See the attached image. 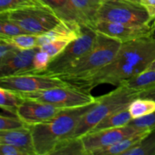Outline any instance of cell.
I'll use <instances>...</instances> for the list:
<instances>
[{
  "label": "cell",
  "instance_id": "cell-1",
  "mask_svg": "<svg viewBox=\"0 0 155 155\" xmlns=\"http://www.w3.org/2000/svg\"><path fill=\"white\" fill-rule=\"evenodd\" d=\"M154 61V38L129 41L121 44L116 56L108 64L70 83L89 92L101 84L118 86L125 80L147 71Z\"/></svg>",
  "mask_w": 155,
  "mask_h": 155
},
{
  "label": "cell",
  "instance_id": "cell-2",
  "mask_svg": "<svg viewBox=\"0 0 155 155\" xmlns=\"http://www.w3.org/2000/svg\"><path fill=\"white\" fill-rule=\"evenodd\" d=\"M92 104L66 108L48 122L31 126L36 155H51L60 141L71 137L80 118Z\"/></svg>",
  "mask_w": 155,
  "mask_h": 155
},
{
  "label": "cell",
  "instance_id": "cell-3",
  "mask_svg": "<svg viewBox=\"0 0 155 155\" xmlns=\"http://www.w3.org/2000/svg\"><path fill=\"white\" fill-rule=\"evenodd\" d=\"M142 91L120 85L109 93L96 98L95 103L82 116L70 138L82 137L109 115L128 107L133 100L139 98Z\"/></svg>",
  "mask_w": 155,
  "mask_h": 155
},
{
  "label": "cell",
  "instance_id": "cell-4",
  "mask_svg": "<svg viewBox=\"0 0 155 155\" xmlns=\"http://www.w3.org/2000/svg\"><path fill=\"white\" fill-rule=\"evenodd\" d=\"M122 42L117 39L98 33L95 45L90 51L74 62L62 74L54 77L70 82L92 74L114 58Z\"/></svg>",
  "mask_w": 155,
  "mask_h": 155
},
{
  "label": "cell",
  "instance_id": "cell-5",
  "mask_svg": "<svg viewBox=\"0 0 155 155\" xmlns=\"http://www.w3.org/2000/svg\"><path fill=\"white\" fill-rule=\"evenodd\" d=\"M0 15L36 36L47 33L61 21L53 9L42 3L0 13Z\"/></svg>",
  "mask_w": 155,
  "mask_h": 155
},
{
  "label": "cell",
  "instance_id": "cell-6",
  "mask_svg": "<svg viewBox=\"0 0 155 155\" xmlns=\"http://www.w3.org/2000/svg\"><path fill=\"white\" fill-rule=\"evenodd\" d=\"M16 92V91H15ZM24 99L52 104L62 108H73L94 104L96 98L90 92L72 84L34 92H17Z\"/></svg>",
  "mask_w": 155,
  "mask_h": 155
},
{
  "label": "cell",
  "instance_id": "cell-7",
  "mask_svg": "<svg viewBox=\"0 0 155 155\" xmlns=\"http://www.w3.org/2000/svg\"><path fill=\"white\" fill-rule=\"evenodd\" d=\"M98 21L129 24L153 22L145 8L133 0H102L97 14Z\"/></svg>",
  "mask_w": 155,
  "mask_h": 155
},
{
  "label": "cell",
  "instance_id": "cell-8",
  "mask_svg": "<svg viewBox=\"0 0 155 155\" xmlns=\"http://www.w3.org/2000/svg\"><path fill=\"white\" fill-rule=\"evenodd\" d=\"M98 33L95 29L82 26L80 36L72 41L60 53L53 58L45 71L39 74L58 76L62 74L74 62L86 55L93 48Z\"/></svg>",
  "mask_w": 155,
  "mask_h": 155
},
{
  "label": "cell",
  "instance_id": "cell-9",
  "mask_svg": "<svg viewBox=\"0 0 155 155\" xmlns=\"http://www.w3.org/2000/svg\"><path fill=\"white\" fill-rule=\"evenodd\" d=\"M72 85L58 77L39 74H23L0 77V87L16 92H34Z\"/></svg>",
  "mask_w": 155,
  "mask_h": 155
},
{
  "label": "cell",
  "instance_id": "cell-10",
  "mask_svg": "<svg viewBox=\"0 0 155 155\" xmlns=\"http://www.w3.org/2000/svg\"><path fill=\"white\" fill-rule=\"evenodd\" d=\"M148 129L138 128L127 124L124 127L107 129L96 132H91L80 137L84 145L87 155L93 154L95 151L114 145L123 139Z\"/></svg>",
  "mask_w": 155,
  "mask_h": 155
},
{
  "label": "cell",
  "instance_id": "cell-11",
  "mask_svg": "<svg viewBox=\"0 0 155 155\" xmlns=\"http://www.w3.org/2000/svg\"><path fill=\"white\" fill-rule=\"evenodd\" d=\"M154 28V21L145 24H129L98 21L95 26L96 32L117 39L122 43L142 38L151 37Z\"/></svg>",
  "mask_w": 155,
  "mask_h": 155
},
{
  "label": "cell",
  "instance_id": "cell-12",
  "mask_svg": "<svg viewBox=\"0 0 155 155\" xmlns=\"http://www.w3.org/2000/svg\"><path fill=\"white\" fill-rule=\"evenodd\" d=\"M66 108L56 107L47 103L24 99L17 111V117L27 126L48 122Z\"/></svg>",
  "mask_w": 155,
  "mask_h": 155
},
{
  "label": "cell",
  "instance_id": "cell-13",
  "mask_svg": "<svg viewBox=\"0 0 155 155\" xmlns=\"http://www.w3.org/2000/svg\"><path fill=\"white\" fill-rule=\"evenodd\" d=\"M39 48L19 50L13 57L0 64V77L33 72V58Z\"/></svg>",
  "mask_w": 155,
  "mask_h": 155
},
{
  "label": "cell",
  "instance_id": "cell-14",
  "mask_svg": "<svg viewBox=\"0 0 155 155\" xmlns=\"http://www.w3.org/2000/svg\"><path fill=\"white\" fill-rule=\"evenodd\" d=\"M81 32L82 25L78 22L61 20L54 28L38 36V47L59 39L74 41L80 36Z\"/></svg>",
  "mask_w": 155,
  "mask_h": 155
},
{
  "label": "cell",
  "instance_id": "cell-15",
  "mask_svg": "<svg viewBox=\"0 0 155 155\" xmlns=\"http://www.w3.org/2000/svg\"><path fill=\"white\" fill-rule=\"evenodd\" d=\"M0 143L9 144L18 147L27 155H36L30 127L0 131Z\"/></svg>",
  "mask_w": 155,
  "mask_h": 155
},
{
  "label": "cell",
  "instance_id": "cell-16",
  "mask_svg": "<svg viewBox=\"0 0 155 155\" xmlns=\"http://www.w3.org/2000/svg\"><path fill=\"white\" fill-rule=\"evenodd\" d=\"M71 2L77 13L78 22L82 26L95 29L101 2L97 0H71Z\"/></svg>",
  "mask_w": 155,
  "mask_h": 155
},
{
  "label": "cell",
  "instance_id": "cell-17",
  "mask_svg": "<svg viewBox=\"0 0 155 155\" xmlns=\"http://www.w3.org/2000/svg\"><path fill=\"white\" fill-rule=\"evenodd\" d=\"M152 130H145L139 133L130 136L123 139L114 145L105 148H101L92 154V155H111V154H122L124 152L130 150L133 146L139 144L143 139H145Z\"/></svg>",
  "mask_w": 155,
  "mask_h": 155
},
{
  "label": "cell",
  "instance_id": "cell-18",
  "mask_svg": "<svg viewBox=\"0 0 155 155\" xmlns=\"http://www.w3.org/2000/svg\"><path fill=\"white\" fill-rule=\"evenodd\" d=\"M132 120H133V118H132L131 114H130V111H129L128 107H126V108L117 110V111L111 114L108 117L104 118L98 125L95 126L89 133L107 130V129L124 127V126L129 124V123Z\"/></svg>",
  "mask_w": 155,
  "mask_h": 155
},
{
  "label": "cell",
  "instance_id": "cell-19",
  "mask_svg": "<svg viewBox=\"0 0 155 155\" xmlns=\"http://www.w3.org/2000/svg\"><path fill=\"white\" fill-rule=\"evenodd\" d=\"M38 1L53 9L58 16L63 21H74L78 22L77 13L71 0H38Z\"/></svg>",
  "mask_w": 155,
  "mask_h": 155
},
{
  "label": "cell",
  "instance_id": "cell-20",
  "mask_svg": "<svg viewBox=\"0 0 155 155\" xmlns=\"http://www.w3.org/2000/svg\"><path fill=\"white\" fill-rule=\"evenodd\" d=\"M51 155H87L81 138H68L60 141Z\"/></svg>",
  "mask_w": 155,
  "mask_h": 155
},
{
  "label": "cell",
  "instance_id": "cell-21",
  "mask_svg": "<svg viewBox=\"0 0 155 155\" xmlns=\"http://www.w3.org/2000/svg\"><path fill=\"white\" fill-rule=\"evenodd\" d=\"M120 85L137 90L148 89L155 85V69L144 71L139 75L125 80Z\"/></svg>",
  "mask_w": 155,
  "mask_h": 155
},
{
  "label": "cell",
  "instance_id": "cell-22",
  "mask_svg": "<svg viewBox=\"0 0 155 155\" xmlns=\"http://www.w3.org/2000/svg\"><path fill=\"white\" fill-rule=\"evenodd\" d=\"M0 97L1 108L17 117L18 109L24 101V98L15 91L2 87H0Z\"/></svg>",
  "mask_w": 155,
  "mask_h": 155
},
{
  "label": "cell",
  "instance_id": "cell-23",
  "mask_svg": "<svg viewBox=\"0 0 155 155\" xmlns=\"http://www.w3.org/2000/svg\"><path fill=\"white\" fill-rule=\"evenodd\" d=\"M128 109L133 120L138 119L155 112V101L139 97L130 103Z\"/></svg>",
  "mask_w": 155,
  "mask_h": 155
},
{
  "label": "cell",
  "instance_id": "cell-24",
  "mask_svg": "<svg viewBox=\"0 0 155 155\" xmlns=\"http://www.w3.org/2000/svg\"><path fill=\"white\" fill-rule=\"evenodd\" d=\"M38 36L33 34H21L14 36H0V39L8 42L19 50H28L37 48Z\"/></svg>",
  "mask_w": 155,
  "mask_h": 155
},
{
  "label": "cell",
  "instance_id": "cell-25",
  "mask_svg": "<svg viewBox=\"0 0 155 155\" xmlns=\"http://www.w3.org/2000/svg\"><path fill=\"white\" fill-rule=\"evenodd\" d=\"M123 155H155V130Z\"/></svg>",
  "mask_w": 155,
  "mask_h": 155
},
{
  "label": "cell",
  "instance_id": "cell-26",
  "mask_svg": "<svg viewBox=\"0 0 155 155\" xmlns=\"http://www.w3.org/2000/svg\"><path fill=\"white\" fill-rule=\"evenodd\" d=\"M0 36H14L21 34H30L15 23L0 17Z\"/></svg>",
  "mask_w": 155,
  "mask_h": 155
},
{
  "label": "cell",
  "instance_id": "cell-27",
  "mask_svg": "<svg viewBox=\"0 0 155 155\" xmlns=\"http://www.w3.org/2000/svg\"><path fill=\"white\" fill-rule=\"evenodd\" d=\"M40 4L38 0H0V13Z\"/></svg>",
  "mask_w": 155,
  "mask_h": 155
},
{
  "label": "cell",
  "instance_id": "cell-28",
  "mask_svg": "<svg viewBox=\"0 0 155 155\" xmlns=\"http://www.w3.org/2000/svg\"><path fill=\"white\" fill-rule=\"evenodd\" d=\"M51 58L47 52L41 51L39 48L33 58V71L31 74H41L46 70ZM29 74V73H28Z\"/></svg>",
  "mask_w": 155,
  "mask_h": 155
},
{
  "label": "cell",
  "instance_id": "cell-29",
  "mask_svg": "<svg viewBox=\"0 0 155 155\" xmlns=\"http://www.w3.org/2000/svg\"><path fill=\"white\" fill-rule=\"evenodd\" d=\"M72 41L67 40V39H59V40H54L49 43L44 45L42 46L39 47V49L41 51H45L49 54L51 59L60 54L67 46L68 44Z\"/></svg>",
  "mask_w": 155,
  "mask_h": 155
},
{
  "label": "cell",
  "instance_id": "cell-30",
  "mask_svg": "<svg viewBox=\"0 0 155 155\" xmlns=\"http://www.w3.org/2000/svg\"><path fill=\"white\" fill-rule=\"evenodd\" d=\"M27 127H30V126H27L18 117H12L4 116L3 114H2L0 117V131L17 130V129H21Z\"/></svg>",
  "mask_w": 155,
  "mask_h": 155
},
{
  "label": "cell",
  "instance_id": "cell-31",
  "mask_svg": "<svg viewBox=\"0 0 155 155\" xmlns=\"http://www.w3.org/2000/svg\"><path fill=\"white\" fill-rule=\"evenodd\" d=\"M129 124L138 128L154 130H155V112L138 119L132 120Z\"/></svg>",
  "mask_w": 155,
  "mask_h": 155
},
{
  "label": "cell",
  "instance_id": "cell-32",
  "mask_svg": "<svg viewBox=\"0 0 155 155\" xmlns=\"http://www.w3.org/2000/svg\"><path fill=\"white\" fill-rule=\"evenodd\" d=\"M19 49L8 42L0 39V64L6 61L13 57Z\"/></svg>",
  "mask_w": 155,
  "mask_h": 155
},
{
  "label": "cell",
  "instance_id": "cell-33",
  "mask_svg": "<svg viewBox=\"0 0 155 155\" xmlns=\"http://www.w3.org/2000/svg\"><path fill=\"white\" fill-rule=\"evenodd\" d=\"M0 153L2 155H27L21 148L5 143H0Z\"/></svg>",
  "mask_w": 155,
  "mask_h": 155
},
{
  "label": "cell",
  "instance_id": "cell-34",
  "mask_svg": "<svg viewBox=\"0 0 155 155\" xmlns=\"http://www.w3.org/2000/svg\"><path fill=\"white\" fill-rule=\"evenodd\" d=\"M139 3L148 12L150 19L155 21V0H139Z\"/></svg>",
  "mask_w": 155,
  "mask_h": 155
},
{
  "label": "cell",
  "instance_id": "cell-35",
  "mask_svg": "<svg viewBox=\"0 0 155 155\" xmlns=\"http://www.w3.org/2000/svg\"><path fill=\"white\" fill-rule=\"evenodd\" d=\"M139 97L140 98H150V99H152L155 101V85L148 88V89L142 90L141 92Z\"/></svg>",
  "mask_w": 155,
  "mask_h": 155
},
{
  "label": "cell",
  "instance_id": "cell-36",
  "mask_svg": "<svg viewBox=\"0 0 155 155\" xmlns=\"http://www.w3.org/2000/svg\"><path fill=\"white\" fill-rule=\"evenodd\" d=\"M154 69H155V61L153 62L152 64H151V65H150L149 67H148V68L147 69V71H148V70H154Z\"/></svg>",
  "mask_w": 155,
  "mask_h": 155
},
{
  "label": "cell",
  "instance_id": "cell-37",
  "mask_svg": "<svg viewBox=\"0 0 155 155\" xmlns=\"http://www.w3.org/2000/svg\"><path fill=\"white\" fill-rule=\"evenodd\" d=\"M151 37L154 38V39H155V21H154V31H153L152 35H151Z\"/></svg>",
  "mask_w": 155,
  "mask_h": 155
},
{
  "label": "cell",
  "instance_id": "cell-38",
  "mask_svg": "<svg viewBox=\"0 0 155 155\" xmlns=\"http://www.w3.org/2000/svg\"><path fill=\"white\" fill-rule=\"evenodd\" d=\"M133 1H136V2H139V0H133Z\"/></svg>",
  "mask_w": 155,
  "mask_h": 155
},
{
  "label": "cell",
  "instance_id": "cell-39",
  "mask_svg": "<svg viewBox=\"0 0 155 155\" xmlns=\"http://www.w3.org/2000/svg\"><path fill=\"white\" fill-rule=\"evenodd\" d=\"M97 1H99V2H101V1H102V0H97Z\"/></svg>",
  "mask_w": 155,
  "mask_h": 155
}]
</instances>
